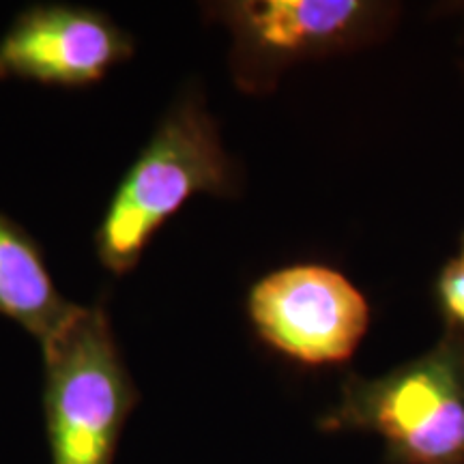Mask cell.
<instances>
[{
	"mask_svg": "<svg viewBox=\"0 0 464 464\" xmlns=\"http://www.w3.org/2000/svg\"><path fill=\"white\" fill-rule=\"evenodd\" d=\"M439 297L445 314L464 327V260L445 266L439 280Z\"/></svg>",
	"mask_w": 464,
	"mask_h": 464,
	"instance_id": "ba28073f",
	"label": "cell"
},
{
	"mask_svg": "<svg viewBox=\"0 0 464 464\" xmlns=\"http://www.w3.org/2000/svg\"><path fill=\"white\" fill-rule=\"evenodd\" d=\"M75 305L58 293L37 241L0 213V314L42 344Z\"/></svg>",
	"mask_w": 464,
	"mask_h": 464,
	"instance_id": "52a82bcc",
	"label": "cell"
},
{
	"mask_svg": "<svg viewBox=\"0 0 464 464\" xmlns=\"http://www.w3.org/2000/svg\"><path fill=\"white\" fill-rule=\"evenodd\" d=\"M42 351L52 464H112L138 392L106 307L75 305Z\"/></svg>",
	"mask_w": 464,
	"mask_h": 464,
	"instance_id": "7a4b0ae2",
	"label": "cell"
},
{
	"mask_svg": "<svg viewBox=\"0 0 464 464\" xmlns=\"http://www.w3.org/2000/svg\"><path fill=\"white\" fill-rule=\"evenodd\" d=\"M232 166L218 127L196 100H181L158 125L116 188L95 235L112 276L136 269L158 230L196 194H226Z\"/></svg>",
	"mask_w": 464,
	"mask_h": 464,
	"instance_id": "6da1fadb",
	"label": "cell"
},
{
	"mask_svg": "<svg viewBox=\"0 0 464 464\" xmlns=\"http://www.w3.org/2000/svg\"><path fill=\"white\" fill-rule=\"evenodd\" d=\"M239 65L258 75L340 42L362 24L359 0H243L222 7Z\"/></svg>",
	"mask_w": 464,
	"mask_h": 464,
	"instance_id": "8992f818",
	"label": "cell"
},
{
	"mask_svg": "<svg viewBox=\"0 0 464 464\" xmlns=\"http://www.w3.org/2000/svg\"><path fill=\"white\" fill-rule=\"evenodd\" d=\"M133 37L112 17L73 5H37L0 37V80L89 86L130 61Z\"/></svg>",
	"mask_w": 464,
	"mask_h": 464,
	"instance_id": "5b68a950",
	"label": "cell"
},
{
	"mask_svg": "<svg viewBox=\"0 0 464 464\" xmlns=\"http://www.w3.org/2000/svg\"><path fill=\"white\" fill-rule=\"evenodd\" d=\"M462 260H464V252H462Z\"/></svg>",
	"mask_w": 464,
	"mask_h": 464,
	"instance_id": "9c48e42d",
	"label": "cell"
},
{
	"mask_svg": "<svg viewBox=\"0 0 464 464\" xmlns=\"http://www.w3.org/2000/svg\"><path fill=\"white\" fill-rule=\"evenodd\" d=\"M249 321L277 353L305 365L342 363L368 329V301L338 271L295 265L254 284Z\"/></svg>",
	"mask_w": 464,
	"mask_h": 464,
	"instance_id": "277c9868",
	"label": "cell"
},
{
	"mask_svg": "<svg viewBox=\"0 0 464 464\" xmlns=\"http://www.w3.org/2000/svg\"><path fill=\"white\" fill-rule=\"evenodd\" d=\"M321 426L379 434L396 464H464V340L443 338L379 379H348Z\"/></svg>",
	"mask_w": 464,
	"mask_h": 464,
	"instance_id": "3957f363",
	"label": "cell"
}]
</instances>
